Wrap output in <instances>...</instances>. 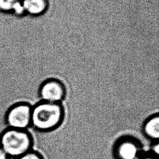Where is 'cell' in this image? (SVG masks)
<instances>
[{"label": "cell", "mask_w": 159, "mask_h": 159, "mask_svg": "<svg viewBox=\"0 0 159 159\" xmlns=\"http://www.w3.org/2000/svg\"><path fill=\"white\" fill-rule=\"evenodd\" d=\"M66 94L65 84L56 78H48L42 82L38 89V96L40 101L61 103Z\"/></svg>", "instance_id": "5"}, {"label": "cell", "mask_w": 159, "mask_h": 159, "mask_svg": "<svg viewBox=\"0 0 159 159\" xmlns=\"http://www.w3.org/2000/svg\"><path fill=\"white\" fill-rule=\"evenodd\" d=\"M25 14L37 17L43 15L48 10V0H22Z\"/></svg>", "instance_id": "7"}, {"label": "cell", "mask_w": 159, "mask_h": 159, "mask_svg": "<svg viewBox=\"0 0 159 159\" xmlns=\"http://www.w3.org/2000/svg\"><path fill=\"white\" fill-rule=\"evenodd\" d=\"M9 157L5 153L2 148L0 147V159H9Z\"/></svg>", "instance_id": "12"}, {"label": "cell", "mask_w": 159, "mask_h": 159, "mask_svg": "<svg viewBox=\"0 0 159 159\" xmlns=\"http://www.w3.org/2000/svg\"><path fill=\"white\" fill-rule=\"evenodd\" d=\"M149 151L152 153L158 156L159 155V142H155L150 143V148Z\"/></svg>", "instance_id": "11"}, {"label": "cell", "mask_w": 159, "mask_h": 159, "mask_svg": "<svg viewBox=\"0 0 159 159\" xmlns=\"http://www.w3.org/2000/svg\"><path fill=\"white\" fill-rule=\"evenodd\" d=\"M143 151L140 139L129 134L118 137L111 147L113 159H137Z\"/></svg>", "instance_id": "3"}, {"label": "cell", "mask_w": 159, "mask_h": 159, "mask_svg": "<svg viewBox=\"0 0 159 159\" xmlns=\"http://www.w3.org/2000/svg\"><path fill=\"white\" fill-rule=\"evenodd\" d=\"M34 139L29 130L7 129L0 137V147L8 157L16 158L34 148Z\"/></svg>", "instance_id": "2"}, {"label": "cell", "mask_w": 159, "mask_h": 159, "mask_svg": "<svg viewBox=\"0 0 159 159\" xmlns=\"http://www.w3.org/2000/svg\"><path fill=\"white\" fill-rule=\"evenodd\" d=\"M19 0H0V11L11 12L15 4Z\"/></svg>", "instance_id": "8"}, {"label": "cell", "mask_w": 159, "mask_h": 159, "mask_svg": "<svg viewBox=\"0 0 159 159\" xmlns=\"http://www.w3.org/2000/svg\"><path fill=\"white\" fill-rule=\"evenodd\" d=\"M14 159H45L43 155L34 148Z\"/></svg>", "instance_id": "9"}, {"label": "cell", "mask_w": 159, "mask_h": 159, "mask_svg": "<svg viewBox=\"0 0 159 159\" xmlns=\"http://www.w3.org/2000/svg\"><path fill=\"white\" fill-rule=\"evenodd\" d=\"M137 159H159V157L148 151H143Z\"/></svg>", "instance_id": "10"}, {"label": "cell", "mask_w": 159, "mask_h": 159, "mask_svg": "<svg viewBox=\"0 0 159 159\" xmlns=\"http://www.w3.org/2000/svg\"><path fill=\"white\" fill-rule=\"evenodd\" d=\"M32 107V105L29 102H20L12 106L6 116L8 128L29 130L31 126Z\"/></svg>", "instance_id": "4"}, {"label": "cell", "mask_w": 159, "mask_h": 159, "mask_svg": "<svg viewBox=\"0 0 159 159\" xmlns=\"http://www.w3.org/2000/svg\"><path fill=\"white\" fill-rule=\"evenodd\" d=\"M143 136L150 143L158 142L159 139V115L154 113L147 117L141 126Z\"/></svg>", "instance_id": "6"}, {"label": "cell", "mask_w": 159, "mask_h": 159, "mask_svg": "<svg viewBox=\"0 0 159 159\" xmlns=\"http://www.w3.org/2000/svg\"><path fill=\"white\" fill-rule=\"evenodd\" d=\"M65 110L61 103L39 101L32 105L30 129L41 133L56 130L63 124Z\"/></svg>", "instance_id": "1"}]
</instances>
